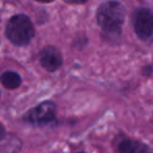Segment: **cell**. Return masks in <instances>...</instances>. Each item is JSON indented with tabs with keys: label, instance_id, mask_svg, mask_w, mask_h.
Returning <instances> with one entry per match:
<instances>
[{
	"label": "cell",
	"instance_id": "cell-9",
	"mask_svg": "<svg viewBox=\"0 0 153 153\" xmlns=\"http://www.w3.org/2000/svg\"><path fill=\"white\" fill-rule=\"evenodd\" d=\"M37 1H39V2H44V3H46V2H51V1H53V0H37Z\"/></svg>",
	"mask_w": 153,
	"mask_h": 153
},
{
	"label": "cell",
	"instance_id": "cell-2",
	"mask_svg": "<svg viewBox=\"0 0 153 153\" xmlns=\"http://www.w3.org/2000/svg\"><path fill=\"white\" fill-rule=\"evenodd\" d=\"M7 37L18 46L26 45L35 36V30L30 19L25 15H16L9 20L5 30Z\"/></svg>",
	"mask_w": 153,
	"mask_h": 153
},
{
	"label": "cell",
	"instance_id": "cell-10",
	"mask_svg": "<svg viewBox=\"0 0 153 153\" xmlns=\"http://www.w3.org/2000/svg\"><path fill=\"white\" fill-rule=\"evenodd\" d=\"M78 153H84V152H78Z\"/></svg>",
	"mask_w": 153,
	"mask_h": 153
},
{
	"label": "cell",
	"instance_id": "cell-7",
	"mask_svg": "<svg viewBox=\"0 0 153 153\" xmlns=\"http://www.w3.org/2000/svg\"><path fill=\"white\" fill-rule=\"evenodd\" d=\"M1 83L7 89H15L21 84V78L17 72L5 71L1 76Z\"/></svg>",
	"mask_w": 153,
	"mask_h": 153
},
{
	"label": "cell",
	"instance_id": "cell-6",
	"mask_svg": "<svg viewBox=\"0 0 153 153\" xmlns=\"http://www.w3.org/2000/svg\"><path fill=\"white\" fill-rule=\"evenodd\" d=\"M120 153H153V151L144 143L135 140H125L119 147Z\"/></svg>",
	"mask_w": 153,
	"mask_h": 153
},
{
	"label": "cell",
	"instance_id": "cell-1",
	"mask_svg": "<svg viewBox=\"0 0 153 153\" xmlns=\"http://www.w3.org/2000/svg\"><path fill=\"white\" fill-rule=\"evenodd\" d=\"M125 18V10L117 1L104 2L98 10L97 19L99 25L106 34L120 35Z\"/></svg>",
	"mask_w": 153,
	"mask_h": 153
},
{
	"label": "cell",
	"instance_id": "cell-4",
	"mask_svg": "<svg viewBox=\"0 0 153 153\" xmlns=\"http://www.w3.org/2000/svg\"><path fill=\"white\" fill-rule=\"evenodd\" d=\"M134 30L140 39H148L153 35V14L147 9H140L133 18Z\"/></svg>",
	"mask_w": 153,
	"mask_h": 153
},
{
	"label": "cell",
	"instance_id": "cell-8",
	"mask_svg": "<svg viewBox=\"0 0 153 153\" xmlns=\"http://www.w3.org/2000/svg\"><path fill=\"white\" fill-rule=\"evenodd\" d=\"M64 1L67 3H71V4H81V3L86 2L87 0H64Z\"/></svg>",
	"mask_w": 153,
	"mask_h": 153
},
{
	"label": "cell",
	"instance_id": "cell-5",
	"mask_svg": "<svg viewBox=\"0 0 153 153\" xmlns=\"http://www.w3.org/2000/svg\"><path fill=\"white\" fill-rule=\"evenodd\" d=\"M40 63L48 71H55L62 65L61 53L53 46H46L40 53Z\"/></svg>",
	"mask_w": 153,
	"mask_h": 153
},
{
	"label": "cell",
	"instance_id": "cell-3",
	"mask_svg": "<svg viewBox=\"0 0 153 153\" xmlns=\"http://www.w3.org/2000/svg\"><path fill=\"white\" fill-rule=\"evenodd\" d=\"M56 117V105L53 102H44L30 109L24 119L35 125H43L53 121Z\"/></svg>",
	"mask_w": 153,
	"mask_h": 153
}]
</instances>
